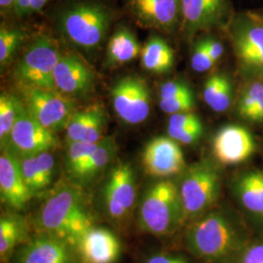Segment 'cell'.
I'll return each mask as SVG.
<instances>
[{
  "label": "cell",
  "instance_id": "32",
  "mask_svg": "<svg viewBox=\"0 0 263 263\" xmlns=\"http://www.w3.org/2000/svg\"><path fill=\"white\" fill-rule=\"evenodd\" d=\"M98 143H88L83 141H74L67 143L66 167L70 179H72L76 173L84 165L85 162L97 147Z\"/></svg>",
  "mask_w": 263,
  "mask_h": 263
},
{
  "label": "cell",
  "instance_id": "26",
  "mask_svg": "<svg viewBox=\"0 0 263 263\" xmlns=\"http://www.w3.org/2000/svg\"><path fill=\"white\" fill-rule=\"evenodd\" d=\"M203 99L214 111H226L233 100V86L229 77L221 72L209 76L203 88Z\"/></svg>",
  "mask_w": 263,
  "mask_h": 263
},
{
  "label": "cell",
  "instance_id": "31",
  "mask_svg": "<svg viewBox=\"0 0 263 263\" xmlns=\"http://www.w3.org/2000/svg\"><path fill=\"white\" fill-rule=\"evenodd\" d=\"M27 33L23 28L2 24L0 28V66L3 69L9 65L25 42Z\"/></svg>",
  "mask_w": 263,
  "mask_h": 263
},
{
  "label": "cell",
  "instance_id": "23",
  "mask_svg": "<svg viewBox=\"0 0 263 263\" xmlns=\"http://www.w3.org/2000/svg\"><path fill=\"white\" fill-rule=\"evenodd\" d=\"M116 152L117 144L115 139L113 137L104 138L70 180L80 185L90 182L112 162Z\"/></svg>",
  "mask_w": 263,
  "mask_h": 263
},
{
  "label": "cell",
  "instance_id": "8",
  "mask_svg": "<svg viewBox=\"0 0 263 263\" xmlns=\"http://www.w3.org/2000/svg\"><path fill=\"white\" fill-rule=\"evenodd\" d=\"M23 97L28 113L53 133L64 130L69 117L76 110L73 98L57 90L26 87L23 88Z\"/></svg>",
  "mask_w": 263,
  "mask_h": 263
},
{
  "label": "cell",
  "instance_id": "9",
  "mask_svg": "<svg viewBox=\"0 0 263 263\" xmlns=\"http://www.w3.org/2000/svg\"><path fill=\"white\" fill-rule=\"evenodd\" d=\"M151 91L144 79L126 76L110 90V99L116 115L123 122L138 125L144 122L151 113Z\"/></svg>",
  "mask_w": 263,
  "mask_h": 263
},
{
  "label": "cell",
  "instance_id": "22",
  "mask_svg": "<svg viewBox=\"0 0 263 263\" xmlns=\"http://www.w3.org/2000/svg\"><path fill=\"white\" fill-rule=\"evenodd\" d=\"M140 41L131 28L119 26L109 38L104 66L114 68L126 65L141 55Z\"/></svg>",
  "mask_w": 263,
  "mask_h": 263
},
{
  "label": "cell",
  "instance_id": "30",
  "mask_svg": "<svg viewBox=\"0 0 263 263\" xmlns=\"http://www.w3.org/2000/svg\"><path fill=\"white\" fill-rule=\"evenodd\" d=\"M238 113L250 122H262L263 83L254 82L245 88L239 99Z\"/></svg>",
  "mask_w": 263,
  "mask_h": 263
},
{
  "label": "cell",
  "instance_id": "10",
  "mask_svg": "<svg viewBox=\"0 0 263 263\" xmlns=\"http://www.w3.org/2000/svg\"><path fill=\"white\" fill-rule=\"evenodd\" d=\"M137 198V183L129 163L118 162L110 170L104 188V204L107 216L112 220L126 219L134 210Z\"/></svg>",
  "mask_w": 263,
  "mask_h": 263
},
{
  "label": "cell",
  "instance_id": "18",
  "mask_svg": "<svg viewBox=\"0 0 263 263\" xmlns=\"http://www.w3.org/2000/svg\"><path fill=\"white\" fill-rule=\"evenodd\" d=\"M107 116L101 104L88 105L81 109H76L66 123V142L83 141L98 143L104 137Z\"/></svg>",
  "mask_w": 263,
  "mask_h": 263
},
{
  "label": "cell",
  "instance_id": "36",
  "mask_svg": "<svg viewBox=\"0 0 263 263\" xmlns=\"http://www.w3.org/2000/svg\"><path fill=\"white\" fill-rule=\"evenodd\" d=\"M237 263H263V243L252 245L245 249Z\"/></svg>",
  "mask_w": 263,
  "mask_h": 263
},
{
  "label": "cell",
  "instance_id": "42",
  "mask_svg": "<svg viewBox=\"0 0 263 263\" xmlns=\"http://www.w3.org/2000/svg\"><path fill=\"white\" fill-rule=\"evenodd\" d=\"M254 14L256 15V17L258 18V19L260 20L261 22H263V12H254Z\"/></svg>",
  "mask_w": 263,
  "mask_h": 263
},
{
  "label": "cell",
  "instance_id": "12",
  "mask_svg": "<svg viewBox=\"0 0 263 263\" xmlns=\"http://www.w3.org/2000/svg\"><path fill=\"white\" fill-rule=\"evenodd\" d=\"M126 9L141 27L173 33L181 26V0H124Z\"/></svg>",
  "mask_w": 263,
  "mask_h": 263
},
{
  "label": "cell",
  "instance_id": "19",
  "mask_svg": "<svg viewBox=\"0 0 263 263\" xmlns=\"http://www.w3.org/2000/svg\"><path fill=\"white\" fill-rule=\"evenodd\" d=\"M33 193L22 174L18 158L9 151L0 156V197L2 203L14 210H23Z\"/></svg>",
  "mask_w": 263,
  "mask_h": 263
},
{
  "label": "cell",
  "instance_id": "34",
  "mask_svg": "<svg viewBox=\"0 0 263 263\" xmlns=\"http://www.w3.org/2000/svg\"><path fill=\"white\" fill-rule=\"evenodd\" d=\"M160 109L170 115L177 113L191 112L195 106L194 95L181 96L168 100H159Z\"/></svg>",
  "mask_w": 263,
  "mask_h": 263
},
{
  "label": "cell",
  "instance_id": "15",
  "mask_svg": "<svg viewBox=\"0 0 263 263\" xmlns=\"http://www.w3.org/2000/svg\"><path fill=\"white\" fill-rule=\"evenodd\" d=\"M53 78L57 91L71 98L83 97L94 89L93 70L80 57L72 53H62Z\"/></svg>",
  "mask_w": 263,
  "mask_h": 263
},
{
  "label": "cell",
  "instance_id": "2",
  "mask_svg": "<svg viewBox=\"0 0 263 263\" xmlns=\"http://www.w3.org/2000/svg\"><path fill=\"white\" fill-rule=\"evenodd\" d=\"M115 18L104 0H72L59 11L58 28L76 47L87 52L101 47Z\"/></svg>",
  "mask_w": 263,
  "mask_h": 263
},
{
  "label": "cell",
  "instance_id": "27",
  "mask_svg": "<svg viewBox=\"0 0 263 263\" xmlns=\"http://www.w3.org/2000/svg\"><path fill=\"white\" fill-rule=\"evenodd\" d=\"M167 132L173 140L189 145L200 140L203 134V125L194 113H177L171 115Z\"/></svg>",
  "mask_w": 263,
  "mask_h": 263
},
{
  "label": "cell",
  "instance_id": "35",
  "mask_svg": "<svg viewBox=\"0 0 263 263\" xmlns=\"http://www.w3.org/2000/svg\"><path fill=\"white\" fill-rule=\"evenodd\" d=\"M193 95V91L185 82L179 80H170L161 85L159 100H168L181 96Z\"/></svg>",
  "mask_w": 263,
  "mask_h": 263
},
{
  "label": "cell",
  "instance_id": "1",
  "mask_svg": "<svg viewBox=\"0 0 263 263\" xmlns=\"http://www.w3.org/2000/svg\"><path fill=\"white\" fill-rule=\"evenodd\" d=\"M35 226L39 233L57 237L73 248L94 227V216L82 185L72 180L57 185L39 208Z\"/></svg>",
  "mask_w": 263,
  "mask_h": 263
},
{
  "label": "cell",
  "instance_id": "37",
  "mask_svg": "<svg viewBox=\"0 0 263 263\" xmlns=\"http://www.w3.org/2000/svg\"><path fill=\"white\" fill-rule=\"evenodd\" d=\"M207 39L208 50L209 53L212 57V59L216 62H218L220 60L221 56L224 53V47L221 44V42L219 40H217L216 38L206 37Z\"/></svg>",
  "mask_w": 263,
  "mask_h": 263
},
{
  "label": "cell",
  "instance_id": "5",
  "mask_svg": "<svg viewBox=\"0 0 263 263\" xmlns=\"http://www.w3.org/2000/svg\"><path fill=\"white\" fill-rule=\"evenodd\" d=\"M220 179L216 167L202 161L189 167L179 183L182 221L196 220L216 203Z\"/></svg>",
  "mask_w": 263,
  "mask_h": 263
},
{
  "label": "cell",
  "instance_id": "39",
  "mask_svg": "<svg viewBox=\"0 0 263 263\" xmlns=\"http://www.w3.org/2000/svg\"><path fill=\"white\" fill-rule=\"evenodd\" d=\"M31 0H15L14 15L18 18L28 17Z\"/></svg>",
  "mask_w": 263,
  "mask_h": 263
},
{
  "label": "cell",
  "instance_id": "24",
  "mask_svg": "<svg viewBox=\"0 0 263 263\" xmlns=\"http://www.w3.org/2000/svg\"><path fill=\"white\" fill-rule=\"evenodd\" d=\"M141 64L145 70L162 74L169 72L174 66V51L167 41L158 35H152L141 48Z\"/></svg>",
  "mask_w": 263,
  "mask_h": 263
},
{
  "label": "cell",
  "instance_id": "4",
  "mask_svg": "<svg viewBox=\"0 0 263 263\" xmlns=\"http://www.w3.org/2000/svg\"><path fill=\"white\" fill-rule=\"evenodd\" d=\"M189 251L196 257L217 261L226 258L238 245V234L230 220L220 213L200 216L188 229Z\"/></svg>",
  "mask_w": 263,
  "mask_h": 263
},
{
  "label": "cell",
  "instance_id": "33",
  "mask_svg": "<svg viewBox=\"0 0 263 263\" xmlns=\"http://www.w3.org/2000/svg\"><path fill=\"white\" fill-rule=\"evenodd\" d=\"M216 65L209 53L206 37L199 39L194 44L191 55V67L196 72H206Z\"/></svg>",
  "mask_w": 263,
  "mask_h": 263
},
{
  "label": "cell",
  "instance_id": "38",
  "mask_svg": "<svg viewBox=\"0 0 263 263\" xmlns=\"http://www.w3.org/2000/svg\"><path fill=\"white\" fill-rule=\"evenodd\" d=\"M145 263H189L181 256L167 254H157L151 255Z\"/></svg>",
  "mask_w": 263,
  "mask_h": 263
},
{
  "label": "cell",
  "instance_id": "20",
  "mask_svg": "<svg viewBox=\"0 0 263 263\" xmlns=\"http://www.w3.org/2000/svg\"><path fill=\"white\" fill-rule=\"evenodd\" d=\"M71 248L57 237L39 233L22 247L15 263H76Z\"/></svg>",
  "mask_w": 263,
  "mask_h": 263
},
{
  "label": "cell",
  "instance_id": "25",
  "mask_svg": "<svg viewBox=\"0 0 263 263\" xmlns=\"http://www.w3.org/2000/svg\"><path fill=\"white\" fill-rule=\"evenodd\" d=\"M235 192L243 207L263 219V173H245L235 182Z\"/></svg>",
  "mask_w": 263,
  "mask_h": 263
},
{
  "label": "cell",
  "instance_id": "28",
  "mask_svg": "<svg viewBox=\"0 0 263 263\" xmlns=\"http://www.w3.org/2000/svg\"><path fill=\"white\" fill-rule=\"evenodd\" d=\"M27 227L19 216L4 215L0 219V256L5 261L15 248L26 239Z\"/></svg>",
  "mask_w": 263,
  "mask_h": 263
},
{
  "label": "cell",
  "instance_id": "6",
  "mask_svg": "<svg viewBox=\"0 0 263 263\" xmlns=\"http://www.w3.org/2000/svg\"><path fill=\"white\" fill-rule=\"evenodd\" d=\"M62 53L56 41L47 34L33 38L21 58L15 76L23 88L37 87L56 90L53 73Z\"/></svg>",
  "mask_w": 263,
  "mask_h": 263
},
{
  "label": "cell",
  "instance_id": "40",
  "mask_svg": "<svg viewBox=\"0 0 263 263\" xmlns=\"http://www.w3.org/2000/svg\"><path fill=\"white\" fill-rule=\"evenodd\" d=\"M51 1L52 0H31L28 16L37 14L38 12H40L43 8H45V6Z\"/></svg>",
  "mask_w": 263,
  "mask_h": 263
},
{
  "label": "cell",
  "instance_id": "3",
  "mask_svg": "<svg viewBox=\"0 0 263 263\" xmlns=\"http://www.w3.org/2000/svg\"><path fill=\"white\" fill-rule=\"evenodd\" d=\"M183 224L179 186L161 179L148 188L139 208V226L151 235L166 236Z\"/></svg>",
  "mask_w": 263,
  "mask_h": 263
},
{
  "label": "cell",
  "instance_id": "14",
  "mask_svg": "<svg viewBox=\"0 0 263 263\" xmlns=\"http://www.w3.org/2000/svg\"><path fill=\"white\" fill-rule=\"evenodd\" d=\"M141 162L148 176L159 179L178 175L185 166L184 155L179 142L164 136L152 139L145 145Z\"/></svg>",
  "mask_w": 263,
  "mask_h": 263
},
{
  "label": "cell",
  "instance_id": "21",
  "mask_svg": "<svg viewBox=\"0 0 263 263\" xmlns=\"http://www.w3.org/2000/svg\"><path fill=\"white\" fill-rule=\"evenodd\" d=\"M18 160L24 179L33 194L50 185L55 174V158L51 151L20 157Z\"/></svg>",
  "mask_w": 263,
  "mask_h": 263
},
{
  "label": "cell",
  "instance_id": "29",
  "mask_svg": "<svg viewBox=\"0 0 263 263\" xmlns=\"http://www.w3.org/2000/svg\"><path fill=\"white\" fill-rule=\"evenodd\" d=\"M26 105L23 101L9 93L0 96V144L1 151L7 149L13 128L20 115L25 110Z\"/></svg>",
  "mask_w": 263,
  "mask_h": 263
},
{
  "label": "cell",
  "instance_id": "41",
  "mask_svg": "<svg viewBox=\"0 0 263 263\" xmlns=\"http://www.w3.org/2000/svg\"><path fill=\"white\" fill-rule=\"evenodd\" d=\"M15 0H0V9L2 15L14 14Z\"/></svg>",
  "mask_w": 263,
  "mask_h": 263
},
{
  "label": "cell",
  "instance_id": "16",
  "mask_svg": "<svg viewBox=\"0 0 263 263\" xmlns=\"http://www.w3.org/2000/svg\"><path fill=\"white\" fill-rule=\"evenodd\" d=\"M80 263H116L121 254V243L110 230L93 227L73 247Z\"/></svg>",
  "mask_w": 263,
  "mask_h": 263
},
{
  "label": "cell",
  "instance_id": "7",
  "mask_svg": "<svg viewBox=\"0 0 263 263\" xmlns=\"http://www.w3.org/2000/svg\"><path fill=\"white\" fill-rule=\"evenodd\" d=\"M226 28L242 69L250 74L263 76V22L254 12L237 13Z\"/></svg>",
  "mask_w": 263,
  "mask_h": 263
},
{
  "label": "cell",
  "instance_id": "11",
  "mask_svg": "<svg viewBox=\"0 0 263 263\" xmlns=\"http://www.w3.org/2000/svg\"><path fill=\"white\" fill-rule=\"evenodd\" d=\"M229 0H181L180 29L185 37L226 27L233 16Z\"/></svg>",
  "mask_w": 263,
  "mask_h": 263
},
{
  "label": "cell",
  "instance_id": "17",
  "mask_svg": "<svg viewBox=\"0 0 263 263\" xmlns=\"http://www.w3.org/2000/svg\"><path fill=\"white\" fill-rule=\"evenodd\" d=\"M255 148L254 138L244 127L228 125L216 133L213 151L224 165H235L249 159Z\"/></svg>",
  "mask_w": 263,
  "mask_h": 263
},
{
  "label": "cell",
  "instance_id": "13",
  "mask_svg": "<svg viewBox=\"0 0 263 263\" xmlns=\"http://www.w3.org/2000/svg\"><path fill=\"white\" fill-rule=\"evenodd\" d=\"M57 146L58 140L55 133L49 131L38 123L26 107L13 128L6 151L20 158L52 151Z\"/></svg>",
  "mask_w": 263,
  "mask_h": 263
}]
</instances>
